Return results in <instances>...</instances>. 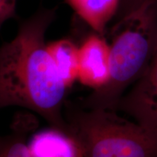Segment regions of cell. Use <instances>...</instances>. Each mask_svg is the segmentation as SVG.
<instances>
[{
	"instance_id": "obj_4",
	"label": "cell",
	"mask_w": 157,
	"mask_h": 157,
	"mask_svg": "<svg viewBox=\"0 0 157 157\" xmlns=\"http://www.w3.org/2000/svg\"><path fill=\"white\" fill-rule=\"evenodd\" d=\"M117 111L132 117L157 138V49L143 75L119 100Z\"/></svg>"
},
{
	"instance_id": "obj_3",
	"label": "cell",
	"mask_w": 157,
	"mask_h": 157,
	"mask_svg": "<svg viewBox=\"0 0 157 157\" xmlns=\"http://www.w3.org/2000/svg\"><path fill=\"white\" fill-rule=\"evenodd\" d=\"M68 132L82 147L83 157H157V138L117 111L87 109L66 102Z\"/></svg>"
},
{
	"instance_id": "obj_12",
	"label": "cell",
	"mask_w": 157,
	"mask_h": 157,
	"mask_svg": "<svg viewBox=\"0 0 157 157\" xmlns=\"http://www.w3.org/2000/svg\"><path fill=\"white\" fill-rule=\"evenodd\" d=\"M9 2H10L11 3L14 4V5H16V0H8Z\"/></svg>"
},
{
	"instance_id": "obj_6",
	"label": "cell",
	"mask_w": 157,
	"mask_h": 157,
	"mask_svg": "<svg viewBox=\"0 0 157 157\" xmlns=\"http://www.w3.org/2000/svg\"><path fill=\"white\" fill-rule=\"evenodd\" d=\"M31 157H83L73 135L51 127L34 133L28 141Z\"/></svg>"
},
{
	"instance_id": "obj_2",
	"label": "cell",
	"mask_w": 157,
	"mask_h": 157,
	"mask_svg": "<svg viewBox=\"0 0 157 157\" xmlns=\"http://www.w3.org/2000/svg\"><path fill=\"white\" fill-rule=\"evenodd\" d=\"M110 79L78 105L115 111L119 100L143 75L157 49V0H146L117 19L110 31Z\"/></svg>"
},
{
	"instance_id": "obj_11",
	"label": "cell",
	"mask_w": 157,
	"mask_h": 157,
	"mask_svg": "<svg viewBox=\"0 0 157 157\" xmlns=\"http://www.w3.org/2000/svg\"><path fill=\"white\" fill-rule=\"evenodd\" d=\"M145 1L146 0H120V5L117 12L118 18L136 8Z\"/></svg>"
},
{
	"instance_id": "obj_1",
	"label": "cell",
	"mask_w": 157,
	"mask_h": 157,
	"mask_svg": "<svg viewBox=\"0 0 157 157\" xmlns=\"http://www.w3.org/2000/svg\"><path fill=\"white\" fill-rule=\"evenodd\" d=\"M56 8L42 9L20 25L15 38L0 46V108L17 106L68 132L65 87L47 50L45 34Z\"/></svg>"
},
{
	"instance_id": "obj_8",
	"label": "cell",
	"mask_w": 157,
	"mask_h": 157,
	"mask_svg": "<svg viewBox=\"0 0 157 157\" xmlns=\"http://www.w3.org/2000/svg\"><path fill=\"white\" fill-rule=\"evenodd\" d=\"M94 32L104 35L109 21L117 14L120 0H66Z\"/></svg>"
},
{
	"instance_id": "obj_5",
	"label": "cell",
	"mask_w": 157,
	"mask_h": 157,
	"mask_svg": "<svg viewBox=\"0 0 157 157\" xmlns=\"http://www.w3.org/2000/svg\"><path fill=\"white\" fill-rule=\"evenodd\" d=\"M78 81L93 90H101L109 83L111 75L109 42L94 32L78 46Z\"/></svg>"
},
{
	"instance_id": "obj_7",
	"label": "cell",
	"mask_w": 157,
	"mask_h": 157,
	"mask_svg": "<svg viewBox=\"0 0 157 157\" xmlns=\"http://www.w3.org/2000/svg\"><path fill=\"white\" fill-rule=\"evenodd\" d=\"M47 50L57 74L69 89L78 80V46L71 39L63 38L47 44Z\"/></svg>"
},
{
	"instance_id": "obj_10",
	"label": "cell",
	"mask_w": 157,
	"mask_h": 157,
	"mask_svg": "<svg viewBox=\"0 0 157 157\" xmlns=\"http://www.w3.org/2000/svg\"><path fill=\"white\" fill-rule=\"evenodd\" d=\"M15 6L8 0H0V29L7 20L15 16Z\"/></svg>"
},
{
	"instance_id": "obj_9",
	"label": "cell",
	"mask_w": 157,
	"mask_h": 157,
	"mask_svg": "<svg viewBox=\"0 0 157 157\" xmlns=\"http://www.w3.org/2000/svg\"><path fill=\"white\" fill-rule=\"evenodd\" d=\"M36 126L29 114H19L11 125L10 134L0 136V157H31L28 135Z\"/></svg>"
}]
</instances>
